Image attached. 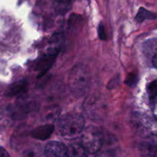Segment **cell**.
<instances>
[{
  "mask_svg": "<svg viewBox=\"0 0 157 157\" xmlns=\"http://www.w3.org/2000/svg\"><path fill=\"white\" fill-rule=\"evenodd\" d=\"M69 88L75 98H81L89 90L90 75L87 67L83 64H77L72 68L69 75Z\"/></svg>",
  "mask_w": 157,
  "mask_h": 157,
  "instance_id": "obj_1",
  "label": "cell"
},
{
  "mask_svg": "<svg viewBox=\"0 0 157 157\" xmlns=\"http://www.w3.org/2000/svg\"><path fill=\"white\" fill-rule=\"evenodd\" d=\"M58 127L60 133L64 137L74 139L84 130V119L78 113H66L59 119Z\"/></svg>",
  "mask_w": 157,
  "mask_h": 157,
  "instance_id": "obj_2",
  "label": "cell"
},
{
  "mask_svg": "<svg viewBox=\"0 0 157 157\" xmlns=\"http://www.w3.org/2000/svg\"><path fill=\"white\" fill-rule=\"evenodd\" d=\"M81 136V146L87 153L94 154L102 148L104 139L102 131L98 127L90 126L83 130Z\"/></svg>",
  "mask_w": 157,
  "mask_h": 157,
  "instance_id": "obj_3",
  "label": "cell"
},
{
  "mask_svg": "<svg viewBox=\"0 0 157 157\" xmlns=\"http://www.w3.org/2000/svg\"><path fill=\"white\" fill-rule=\"evenodd\" d=\"M84 110L89 117L92 119H99L104 116L106 105L101 98L92 96L86 100L84 103Z\"/></svg>",
  "mask_w": 157,
  "mask_h": 157,
  "instance_id": "obj_4",
  "label": "cell"
},
{
  "mask_svg": "<svg viewBox=\"0 0 157 157\" xmlns=\"http://www.w3.org/2000/svg\"><path fill=\"white\" fill-rule=\"evenodd\" d=\"M46 157H67V147L58 141H51L44 150Z\"/></svg>",
  "mask_w": 157,
  "mask_h": 157,
  "instance_id": "obj_5",
  "label": "cell"
},
{
  "mask_svg": "<svg viewBox=\"0 0 157 157\" xmlns=\"http://www.w3.org/2000/svg\"><path fill=\"white\" fill-rule=\"evenodd\" d=\"M56 56L57 52H53L52 53L44 55L40 58L38 63H37L36 68H35V70L39 73V76L38 77H42L44 74L48 71L49 69L53 65Z\"/></svg>",
  "mask_w": 157,
  "mask_h": 157,
  "instance_id": "obj_6",
  "label": "cell"
},
{
  "mask_svg": "<svg viewBox=\"0 0 157 157\" xmlns=\"http://www.w3.org/2000/svg\"><path fill=\"white\" fill-rule=\"evenodd\" d=\"M54 130H55V127L52 124H44V125L39 126L32 130L31 136L34 139L38 140H46L52 136Z\"/></svg>",
  "mask_w": 157,
  "mask_h": 157,
  "instance_id": "obj_7",
  "label": "cell"
},
{
  "mask_svg": "<svg viewBox=\"0 0 157 157\" xmlns=\"http://www.w3.org/2000/svg\"><path fill=\"white\" fill-rule=\"evenodd\" d=\"M28 87V83L25 80H20V81H16L13 83L6 90V94L7 97L12 98L15 97L16 95H18L19 94L22 93L25 90H26Z\"/></svg>",
  "mask_w": 157,
  "mask_h": 157,
  "instance_id": "obj_8",
  "label": "cell"
},
{
  "mask_svg": "<svg viewBox=\"0 0 157 157\" xmlns=\"http://www.w3.org/2000/svg\"><path fill=\"white\" fill-rule=\"evenodd\" d=\"M67 157H88L87 152L81 144L74 143L67 147Z\"/></svg>",
  "mask_w": 157,
  "mask_h": 157,
  "instance_id": "obj_9",
  "label": "cell"
},
{
  "mask_svg": "<svg viewBox=\"0 0 157 157\" xmlns=\"http://www.w3.org/2000/svg\"><path fill=\"white\" fill-rule=\"evenodd\" d=\"M136 18L138 22H143L146 19H154L156 18V15L144 8H140Z\"/></svg>",
  "mask_w": 157,
  "mask_h": 157,
  "instance_id": "obj_10",
  "label": "cell"
},
{
  "mask_svg": "<svg viewBox=\"0 0 157 157\" xmlns=\"http://www.w3.org/2000/svg\"><path fill=\"white\" fill-rule=\"evenodd\" d=\"M156 92H157V86H156V81H153L151 82L148 87V93L150 95V98L151 101L156 102Z\"/></svg>",
  "mask_w": 157,
  "mask_h": 157,
  "instance_id": "obj_11",
  "label": "cell"
},
{
  "mask_svg": "<svg viewBox=\"0 0 157 157\" xmlns=\"http://www.w3.org/2000/svg\"><path fill=\"white\" fill-rule=\"evenodd\" d=\"M136 81H137V78H136V75H131L128 77L127 80L126 81V84H127L128 85L132 86V85H134V84L136 83Z\"/></svg>",
  "mask_w": 157,
  "mask_h": 157,
  "instance_id": "obj_12",
  "label": "cell"
},
{
  "mask_svg": "<svg viewBox=\"0 0 157 157\" xmlns=\"http://www.w3.org/2000/svg\"><path fill=\"white\" fill-rule=\"evenodd\" d=\"M98 34L101 38V39L105 40L106 39V33H105V29H104V26L103 24H100L99 28H98Z\"/></svg>",
  "mask_w": 157,
  "mask_h": 157,
  "instance_id": "obj_13",
  "label": "cell"
},
{
  "mask_svg": "<svg viewBox=\"0 0 157 157\" xmlns=\"http://www.w3.org/2000/svg\"><path fill=\"white\" fill-rule=\"evenodd\" d=\"M0 157H12L8 153L7 150H5L3 147H0Z\"/></svg>",
  "mask_w": 157,
  "mask_h": 157,
  "instance_id": "obj_14",
  "label": "cell"
},
{
  "mask_svg": "<svg viewBox=\"0 0 157 157\" xmlns=\"http://www.w3.org/2000/svg\"><path fill=\"white\" fill-rule=\"evenodd\" d=\"M95 157H104L102 156V155H99V156H95Z\"/></svg>",
  "mask_w": 157,
  "mask_h": 157,
  "instance_id": "obj_15",
  "label": "cell"
}]
</instances>
